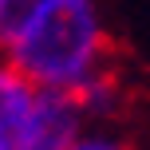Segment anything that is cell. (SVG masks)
<instances>
[{
    "mask_svg": "<svg viewBox=\"0 0 150 150\" xmlns=\"http://www.w3.org/2000/svg\"><path fill=\"white\" fill-rule=\"evenodd\" d=\"M44 8V0H0V52L28 28V20Z\"/></svg>",
    "mask_w": 150,
    "mask_h": 150,
    "instance_id": "5b68a950",
    "label": "cell"
},
{
    "mask_svg": "<svg viewBox=\"0 0 150 150\" xmlns=\"http://www.w3.org/2000/svg\"><path fill=\"white\" fill-rule=\"evenodd\" d=\"M4 63L36 91H75L107 67L99 0H44L28 28L4 47Z\"/></svg>",
    "mask_w": 150,
    "mask_h": 150,
    "instance_id": "6da1fadb",
    "label": "cell"
},
{
    "mask_svg": "<svg viewBox=\"0 0 150 150\" xmlns=\"http://www.w3.org/2000/svg\"><path fill=\"white\" fill-rule=\"evenodd\" d=\"M83 111L71 91H36L12 150H71L83 134Z\"/></svg>",
    "mask_w": 150,
    "mask_h": 150,
    "instance_id": "7a4b0ae2",
    "label": "cell"
},
{
    "mask_svg": "<svg viewBox=\"0 0 150 150\" xmlns=\"http://www.w3.org/2000/svg\"><path fill=\"white\" fill-rule=\"evenodd\" d=\"M71 95H75V103H79L83 119H107V115L119 111L122 83H119V75H111V67H103V71L91 75L83 87H75Z\"/></svg>",
    "mask_w": 150,
    "mask_h": 150,
    "instance_id": "277c9868",
    "label": "cell"
},
{
    "mask_svg": "<svg viewBox=\"0 0 150 150\" xmlns=\"http://www.w3.org/2000/svg\"><path fill=\"white\" fill-rule=\"evenodd\" d=\"M32 99H36V87H32L20 71H12L8 63H0V150H12L16 130H20Z\"/></svg>",
    "mask_w": 150,
    "mask_h": 150,
    "instance_id": "3957f363",
    "label": "cell"
},
{
    "mask_svg": "<svg viewBox=\"0 0 150 150\" xmlns=\"http://www.w3.org/2000/svg\"><path fill=\"white\" fill-rule=\"evenodd\" d=\"M71 150H127V142L115 134H107V130H83L79 142H75Z\"/></svg>",
    "mask_w": 150,
    "mask_h": 150,
    "instance_id": "8992f818",
    "label": "cell"
}]
</instances>
